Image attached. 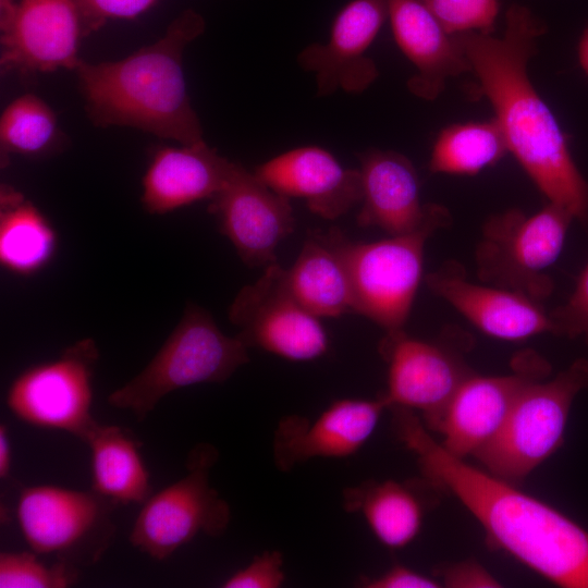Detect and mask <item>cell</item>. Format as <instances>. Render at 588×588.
Returning a JSON list of instances; mask_svg holds the SVG:
<instances>
[{"mask_svg": "<svg viewBox=\"0 0 588 588\" xmlns=\"http://www.w3.org/2000/svg\"><path fill=\"white\" fill-rule=\"evenodd\" d=\"M546 24L526 5L513 3L501 37L454 35L470 72L489 99L512 152L538 189L580 221L588 223V181L579 171L568 138L527 73Z\"/></svg>", "mask_w": 588, "mask_h": 588, "instance_id": "6da1fadb", "label": "cell"}, {"mask_svg": "<svg viewBox=\"0 0 588 588\" xmlns=\"http://www.w3.org/2000/svg\"><path fill=\"white\" fill-rule=\"evenodd\" d=\"M394 427L424 476L452 492L488 537L553 584L588 588V530L509 481L448 452L411 409L394 407Z\"/></svg>", "mask_w": 588, "mask_h": 588, "instance_id": "7a4b0ae2", "label": "cell"}, {"mask_svg": "<svg viewBox=\"0 0 588 588\" xmlns=\"http://www.w3.org/2000/svg\"><path fill=\"white\" fill-rule=\"evenodd\" d=\"M204 17L185 10L164 35L131 56L75 68L86 111L97 126H130L191 145L204 142L183 72V52L205 30Z\"/></svg>", "mask_w": 588, "mask_h": 588, "instance_id": "3957f363", "label": "cell"}, {"mask_svg": "<svg viewBox=\"0 0 588 588\" xmlns=\"http://www.w3.org/2000/svg\"><path fill=\"white\" fill-rule=\"evenodd\" d=\"M247 346L224 334L211 315L195 304L187 308L148 365L108 396V403L146 419L169 393L199 383H221L248 363Z\"/></svg>", "mask_w": 588, "mask_h": 588, "instance_id": "277c9868", "label": "cell"}, {"mask_svg": "<svg viewBox=\"0 0 588 588\" xmlns=\"http://www.w3.org/2000/svg\"><path fill=\"white\" fill-rule=\"evenodd\" d=\"M450 222L451 217L437 219L416 231L375 242H354L330 230L347 268L354 314L387 332L403 329L422 278L426 243Z\"/></svg>", "mask_w": 588, "mask_h": 588, "instance_id": "5b68a950", "label": "cell"}, {"mask_svg": "<svg viewBox=\"0 0 588 588\" xmlns=\"http://www.w3.org/2000/svg\"><path fill=\"white\" fill-rule=\"evenodd\" d=\"M543 379L520 391L499 433L475 455L506 481L525 478L561 445L572 404L588 389V360L579 358Z\"/></svg>", "mask_w": 588, "mask_h": 588, "instance_id": "8992f818", "label": "cell"}, {"mask_svg": "<svg viewBox=\"0 0 588 588\" xmlns=\"http://www.w3.org/2000/svg\"><path fill=\"white\" fill-rule=\"evenodd\" d=\"M573 220L552 203L530 216L510 209L490 217L475 253L479 280L538 302L547 298L553 282L546 270L559 258Z\"/></svg>", "mask_w": 588, "mask_h": 588, "instance_id": "52a82bcc", "label": "cell"}, {"mask_svg": "<svg viewBox=\"0 0 588 588\" xmlns=\"http://www.w3.org/2000/svg\"><path fill=\"white\" fill-rule=\"evenodd\" d=\"M115 506L93 489L30 486L21 490L16 516L33 552L79 568L96 564L110 548Z\"/></svg>", "mask_w": 588, "mask_h": 588, "instance_id": "ba28073f", "label": "cell"}, {"mask_svg": "<svg viewBox=\"0 0 588 588\" xmlns=\"http://www.w3.org/2000/svg\"><path fill=\"white\" fill-rule=\"evenodd\" d=\"M217 458L211 444L193 448L186 475L143 503L128 538L134 548L163 561L199 534L217 537L226 530L230 506L209 485Z\"/></svg>", "mask_w": 588, "mask_h": 588, "instance_id": "9c48e42d", "label": "cell"}, {"mask_svg": "<svg viewBox=\"0 0 588 588\" xmlns=\"http://www.w3.org/2000/svg\"><path fill=\"white\" fill-rule=\"evenodd\" d=\"M98 358L95 341L84 339L66 347L57 359L27 368L8 390L9 409L29 425L61 430L85 441L98 424L90 412Z\"/></svg>", "mask_w": 588, "mask_h": 588, "instance_id": "30bf717a", "label": "cell"}, {"mask_svg": "<svg viewBox=\"0 0 588 588\" xmlns=\"http://www.w3.org/2000/svg\"><path fill=\"white\" fill-rule=\"evenodd\" d=\"M237 336L256 347L293 362H308L329 350L320 318L308 311L290 291L285 269L278 262L264 268L259 279L244 286L229 309Z\"/></svg>", "mask_w": 588, "mask_h": 588, "instance_id": "8fae6325", "label": "cell"}, {"mask_svg": "<svg viewBox=\"0 0 588 588\" xmlns=\"http://www.w3.org/2000/svg\"><path fill=\"white\" fill-rule=\"evenodd\" d=\"M209 211L250 268L277 262L278 246L295 228L290 198L236 162L223 187L210 199Z\"/></svg>", "mask_w": 588, "mask_h": 588, "instance_id": "7c38bea8", "label": "cell"}, {"mask_svg": "<svg viewBox=\"0 0 588 588\" xmlns=\"http://www.w3.org/2000/svg\"><path fill=\"white\" fill-rule=\"evenodd\" d=\"M515 372L502 376L469 375L457 388L433 430L452 455H476L504 425L518 394L531 381L544 378L548 365L530 353L520 356Z\"/></svg>", "mask_w": 588, "mask_h": 588, "instance_id": "4fadbf2b", "label": "cell"}, {"mask_svg": "<svg viewBox=\"0 0 588 588\" xmlns=\"http://www.w3.org/2000/svg\"><path fill=\"white\" fill-rule=\"evenodd\" d=\"M380 352L388 363V407L418 409L432 429L460 384L473 372L441 344L387 332Z\"/></svg>", "mask_w": 588, "mask_h": 588, "instance_id": "5bb4252c", "label": "cell"}, {"mask_svg": "<svg viewBox=\"0 0 588 588\" xmlns=\"http://www.w3.org/2000/svg\"><path fill=\"white\" fill-rule=\"evenodd\" d=\"M1 28V68L22 74L75 70L85 34L73 0H21Z\"/></svg>", "mask_w": 588, "mask_h": 588, "instance_id": "9a60e30c", "label": "cell"}, {"mask_svg": "<svg viewBox=\"0 0 588 588\" xmlns=\"http://www.w3.org/2000/svg\"><path fill=\"white\" fill-rule=\"evenodd\" d=\"M387 17V0H352L333 20L327 42L301 51L298 63L315 74L318 96L358 94L373 83L379 72L367 50Z\"/></svg>", "mask_w": 588, "mask_h": 588, "instance_id": "2e32d148", "label": "cell"}, {"mask_svg": "<svg viewBox=\"0 0 588 588\" xmlns=\"http://www.w3.org/2000/svg\"><path fill=\"white\" fill-rule=\"evenodd\" d=\"M385 408L382 396L343 399L334 401L314 419L298 415L282 418L273 436L277 467L289 471L313 458L355 454L371 437Z\"/></svg>", "mask_w": 588, "mask_h": 588, "instance_id": "e0dca14e", "label": "cell"}, {"mask_svg": "<svg viewBox=\"0 0 588 588\" xmlns=\"http://www.w3.org/2000/svg\"><path fill=\"white\" fill-rule=\"evenodd\" d=\"M426 284L481 332L504 341H523L553 333L549 313L523 293L466 278L463 268L448 261L426 275Z\"/></svg>", "mask_w": 588, "mask_h": 588, "instance_id": "ac0fdd59", "label": "cell"}, {"mask_svg": "<svg viewBox=\"0 0 588 588\" xmlns=\"http://www.w3.org/2000/svg\"><path fill=\"white\" fill-rule=\"evenodd\" d=\"M359 160L362 200L358 225L400 235L450 217L445 207L421 203L418 174L404 155L370 149L362 154Z\"/></svg>", "mask_w": 588, "mask_h": 588, "instance_id": "d6986e66", "label": "cell"}, {"mask_svg": "<svg viewBox=\"0 0 588 588\" xmlns=\"http://www.w3.org/2000/svg\"><path fill=\"white\" fill-rule=\"evenodd\" d=\"M254 173L271 189L305 200L317 216L334 220L362 200L359 169L343 167L318 146L297 147L259 164Z\"/></svg>", "mask_w": 588, "mask_h": 588, "instance_id": "ffe728a7", "label": "cell"}, {"mask_svg": "<svg viewBox=\"0 0 588 588\" xmlns=\"http://www.w3.org/2000/svg\"><path fill=\"white\" fill-rule=\"evenodd\" d=\"M396 45L416 69L407 82L419 98L436 99L449 78L470 72L468 60L422 0H387Z\"/></svg>", "mask_w": 588, "mask_h": 588, "instance_id": "44dd1931", "label": "cell"}, {"mask_svg": "<svg viewBox=\"0 0 588 588\" xmlns=\"http://www.w3.org/2000/svg\"><path fill=\"white\" fill-rule=\"evenodd\" d=\"M233 166L205 140L160 147L143 177V205L148 212L162 215L210 200L225 184Z\"/></svg>", "mask_w": 588, "mask_h": 588, "instance_id": "7402d4cb", "label": "cell"}, {"mask_svg": "<svg viewBox=\"0 0 588 588\" xmlns=\"http://www.w3.org/2000/svg\"><path fill=\"white\" fill-rule=\"evenodd\" d=\"M285 278L294 297L318 318L354 313L347 268L330 232L308 235Z\"/></svg>", "mask_w": 588, "mask_h": 588, "instance_id": "603a6c76", "label": "cell"}, {"mask_svg": "<svg viewBox=\"0 0 588 588\" xmlns=\"http://www.w3.org/2000/svg\"><path fill=\"white\" fill-rule=\"evenodd\" d=\"M90 450L91 489L119 504H143L152 493L140 442L126 429L100 425L84 441Z\"/></svg>", "mask_w": 588, "mask_h": 588, "instance_id": "cb8c5ba5", "label": "cell"}, {"mask_svg": "<svg viewBox=\"0 0 588 588\" xmlns=\"http://www.w3.org/2000/svg\"><path fill=\"white\" fill-rule=\"evenodd\" d=\"M342 500L344 509L362 514L378 540L389 548L407 546L420 530V502L400 482L366 481L344 489Z\"/></svg>", "mask_w": 588, "mask_h": 588, "instance_id": "d4e9b609", "label": "cell"}, {"mask_svg": "<svg viewBox=\"0 0 588 588\" xmlns=\"http://www.w3.org/2000/svg\"><path fill=\"white\" fill-rule=\"evenodd\" d=\"M0 261L17 274L29 275L44 268L57 247L48 220L23 195L1 188Z\"/></svg>", "mask_w": 588, "mask_h": 588, "instance_id": "484cf974", "label": "cell"}, {"mask_svg": "<svg viewBox=\"0 0 588 588\" xmlns=\"http://www.w3.org/2000/svg\"><path fill=\"white\" fill-rule=\"evenodd\" d=\"M509 148L503 132L493 118L451 124L433 142L431 173L474 175L499 162Z\"/></svg>", "mask_w": 588, "mask_h": 588, "instance_id": "4316f807", "label": "cell"}, {"mask_svg": "<svg viewBox=\"0 0 588 588\" xmlns=\"http://www.w3.org/2000/svg\"><path fill=\"white\" fill-rule=\"evenodd\" d=\"M58 138L54 112L35 95L14 99L1 114L0 144L7 154L39 156L52 149Z\"/></svg>", "mask_w": 588, "mask_h": 588, "instance_id": "83f0119b", "label": "cell"}, {"mask_svg": "<svg viewBox=\"0 0 588 588\" xmlns=\"http://www.w3.org/2000/svg\"><path fill=\"white\" fill-rule=\"evenodd\" d=\"M30 552H1L0 588H65L77 583L79 568L56 561L46 564Z\"/></svg>", "mask_w": 588, "mask_h": 588, "instance_id": "f1b7e54d", "label": "cell"}, {"mask_svg": "<svg viewBox=\"0 0 588 588\" xmlns=\"http://www.w3.org/2000/svg\"><path fill=\"white\" fill-rule=\"evenodd\" d=\"M445 32L491 34L500 11V0H422Z\"/></svg>", "mask_w": 588, "mask_h": 588, "instance_id": "f546056e", "label": "cell"}, {"mask_svg": "<svg viewBox=\"0 0 588 588\" xmlns=\"http://www.w3.org/2000/svg\"><path fill=\"white\" fill-rule=\"evenodd\" d=\"M285 580L283 556L277 550H266L249 564L229 576L223 588H279Z\"/></svg>", "mask_w": 588, "mask_h": 588, "instance_id": "4dcf8cb0", "label": "cell"}, {"mask_svg": "<svg viewBox=\"0 0 588 588\" xmlns=\"http://www.w3.org/2000/svg\"><path fill=\"white\" fill-rule=\"evenodd\" d=\"M553 334L576 338L588 332V262L567 302L549 313Z\"/></svg>", "mask_w": 588, "mask_h": 588, "instance_id": "1f68e13d", "label": "cell"}, {"mask_svg": "<svg viewBox=\"0 0 588 588\" xmlns=\"http://www.w3.org/2000/svg\"><path fill=\"white\" fill-rule=\"evenodd\" d=\"M81 14L84 33L98 29L111 19H135L157 0H73Z\"/></svg>", "mask_w": 588, "mask_h": 588, "instance_id": "d6a6232c", "label": "cell"}, {"mask_svg": "<svg viewBox=\"0 0 588 588\" xmlns=\"http://www.w3.org/2000/svg\"><path fill=\"white\" fill-rule=\"evenodd\" d=\"M366 588H436L440 583L406 566L395 565L376 577H362Z\"/></svg>", "mask_w": 588, "mask_h": 588, "instance_id": "836d02e7", "label": "cell"}, {"mask_svg": "<svg viewBox=\"0 0 588 588\" xmlns=\"http://www.w3.org/2000/svg\"><path fill=\"white\" fill-rule=\"evenodd\" d=\"M443 585L451 588L501 587L492 574L473 561L461 562L445 568L443 572Z\"/></svg>", "mask_w": 588, "mask_h": 588, "instance_id": "e575fe53", "label": "cell"}, {"mask_svg": "<svg viewBox=\"0 0 588 588\" xmlns=\"http://www.w3.org/2000/svg\"><path fill=\"white\" fill-rule=\"evenodd\" d=\"M11 445L9 440L8 427L0 425V478L7 479L11 471Z\"/></svg>", "mask_w": 588, "mask_h": 588, "instance_id": "d590c367", "label": "cell"}, {"mask_svg": "<svg viewBox=\"0 0 588 588\" xmlns=\"http://www.w3.org/2000/svg\"><path fill=\"white\" fill-rule=\"evenodd\" d=\"M578 62L588 76V26L583 30L577 46Z\"/></svg>", "mask_w": 588, "mask_h": 588, "instance_id": "8d00e7d4", "label": "cell"}, {"mask_svg": "<svg viewBox=\"0 0 588 588\" xmlns=\"http://www.w3.org/2000/svg\"><path fill=\"white\" fill-rule=\"evenodd\" d=\"M587 335H588V332H587Z\"/></svg>", "mask_w": 588, "mask_h": 588, "instance_id": "74e56055", "label": "cell"}]
</instances>
